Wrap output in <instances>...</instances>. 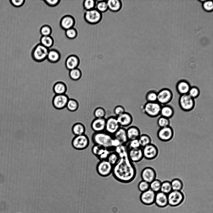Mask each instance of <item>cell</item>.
Returning <instances> with one entry per match:
<instances>
[{"instance_id":"cell-32","label":"cell","mask_w":213,"mask_h":213,"mask_svg":"<svg viewBox=\"0 0 213 213\" xmlns=\"http://www.w3.org/2000/svg\"><path fill=\"white\" fill-rule=\"evenodd\" d=\"M95 8L102 13L106 12L108 10L107 0L96 1Z\"/></svg>"},{"instance_id":"cell-17","label":"cell","mask_w":213,"mask_h":213,"mask_svg":"<svg viewBox=\"0 0 213 213\" xmlns=\"http://www.w3.org/2000/svg\"><path fill=\"white\" fill-rule=\"evenodd\" d=\"M106 119L95 118L92 121L91 126L94 132L105 131Z\"/></svg>"},{"instance_id":"cell-9","label":"cell","mask_w":213,"mask_h":213,"mask_svg":"<svg viewBox=\"0 0 213 213\" xmlns=\"http://www.w3.org/2000/svg\"><path fill=\"white\" fill-rule=\"evenodd\" d=\"M179 104L180 108L185 111L191 110L195 106L194 99L188 94L180 95L179 99Z\"/></svg>"},{"instance_id":"cell-13","label":"cell","mask_w":213,"mask_h":213,"mask_svg":"<svg viewBox=\"0 0 213 213\" xmlns=\"http://www.w3.org/2000/svg\"><path fill=\"white\" fill-rule=\"evenodd\" d=\"M121 127L116 117L111 116L106 119L105 131L113 135Z\"/></svg>"},{"instance_id":"cell-14","label":"cell","mask_w":213,"mask_h":213,"mask_svg":"<svg viewBox=\"0 0 213 213\" xmlns=\"http://www.w3.org/2000/svg\"><path fill=\"white\" fill-rule=\"evenodd\" d=\"M157 173L155 170L152 167H147L142 171L141 177L142 180L150 183L156 179Z\"/></svg>"},{"instance_id":"cell-15","label":"cell","mask_w":213,"mask_h":213,"mask_svg":"<svg viewBox=\"0 0 213 213\" xmlns=\"http://www.w3.org/2000/svg\"><path fill=\"white\" fill-rule=\"evenodd\" d=\"M128 154L129 159L133 163L141 161L144 158L141 147L128 149Z\"/></svg>"},{"instance_id":"cell-45","label":"cell","mask_w":213,"mask_h":213,"mask_svg":"<svg viewBox=\"0 0 213 213\" xmlns=\"http://www.w3.org/2000/svg\"><path fill=\"white\" fill-rule=\"evenodd\" d=\"M188 94L192 98L195 99L198 97L200 94L199 89L195 86L191 87Z\"/></svg>"},{"instance_id":"cell-19","label":"cell","mask_w":213,"mask_h":213,"mask_svg":"<svg viewBox=\"0 0 213 213\" xmlns=\"http://www.w3.org/2000/svg\"><path fill=\"white\" fill-rule=\"evenodd\" d=\"M80 59L77 56L71 55L66 58L65 65L67 69L70 70L77 68L80 65Z\"/></svg>"},{"instance_id":"cell-48","label":"cell","mask_w":213,"mask_h":213,"mask_svg":"<svg viewBox=\"0 0 213 213\" xmlns=\"http://www.w3.org/2000/svg\"><path fill=\"white\" fill-rule=\"evenodd\" d=\"M138 190L142 192L150 189V184L142 180L138 183Z\"/></svg>"},{"instance_id":"cell-4","label":"cell","mask_w":213,"mask_h":213,"mask_svg":"<svg viewBox=\"0 0 213 213\" xmlns=\"http://www.w3.org/2000/svg\"><path fill=\"white\" fill-rule=\"evenodd\" d=\"M168 205L172 207H176L181 205L184 201L185 196L181 191L172 190L167 194Z\"/></svg>"},{"instance_id":"cell-28","label":"cell","mask_w":213,"mask_h":213,"mask_svg":"<svg viewBox=\"0 0 213 213\" xmlns=\"http://www.w3.org/2000/svg\"><path fill=\"white\" fill-rule=\"evenodd\" d=\"M174 114L173 108L168 105H162L160 115L168 119L171 118Z\"/></svg>"},{"instance_id":"cell-20","label":"cell","mask_w":213,"mask_h":213,"mask_svg":"<svg viewBox=\"0 0 213 213\" xmlns=\"http://www.w3.org/2000/svg\"><path fill=\"white\" fill-rule=\"evenodd\" d=\"M69 99L65 94H56L53 98V103L54 106L57 109H61L67 105Z\"/></svg>"},{"instance_id":"cell-30","label":"cell","mask_w":213,"mask_h":213,"mask_svg":"<svg viewBox=\"0 0 213 213\" xmlns=\"http://www.w3.org/2000/svg\"><path fill=\"white\" fill-rule=\"evenodd\" d=\"M40 42L42 45L49 49L53 46L54 40L51 35L41 36L40 39Z\"/></svg>"},{"instance_id":"cell-40","label":"cell","mask_w":213,"mask_h":213,"mask_svg":"<svg viewBox=\"0 0 213 213\" xmlns=\"http://www.w3.org/2000/svg\"><path fill=\"white\" fill-rule=\"evenodd\" d=\"M96 1L95 0H85L83 6L85 11H88L95 8Z\"/></svg>"},{"instance_id":"cell-24","label":"cell","mask_w":213,"mask_h":213,"mask_svg":"<svg viewBox=\"0 0 213 213\" xmlns=\"http://www.w3.org/2000/svg\"><path fill=\"white\" fill-rule=\"evenodd\" d=\"M191 86L187 81L182 80H179L176 85V89L178 93L180 95L188 94Z\"/></svg>"},{"instance_id":"cell-52","label":"cell","mask_w":213,"mask_h":213,"mask_svg":"<svg viewBox=\"0 0 213 213\" xmlns=\"http://www.w3.org/2000/svg\"><path fill=\"white\" fill-rule=\"evenodd\" d=\"M24 0H11L10 1L11 4L13 6L19 7L22 6L25 2Z\"/></svg>"},{"instance_id":"cell-51","label":"cell","mask_w":213,"mask_h":213,"mask_svg":"<svg viewBox=\"0 0 213 213\" xmlns=\"http://www.w3.org/2000/svg\"><path fill=\"white\" fill-rule=\"evenodd\" d=\"M125 112V111L124 107L120 105L116 106L114 109V113L116 116L122 114Z\"/></svg>"},{"instance_id":"cell-7","label":"cell","mask_w":213,"mask_h":213,"mask_svg":"<svg viewBox=\"0 0 213 213\" xmlns=\"http://www.w3.org/2000/svg\"><path fill=\"white\" fill-rule=\"evenodd\" d=\"M73 147L76 150H83L86 149L90 144V139L85 134L75 136L73 137L72 142Z\"/></svg>"},{"instance_id":"cell-44","label":"cell","mask_w":213,"mask_h":213,"mask_svg":"<svg viewBox=\"0 0 213 213\" xmlns=\"http://www.w3.org/2000/svg\"><path fill=\"white\" fill-rule=\"evenodd\" d=\"M157 124L160 128L169 126L170 124L169 119L160 116L157 120Z\"/></svg>"},{"instance_id":"cell-26","label":"cell","mask_w":213,"mask_h":213,"mask_svg":"<svg viewBox=\"0 0 213 213\" xmlns=\"http://www.w3.org/2000/svg\"><path fill=\"white\" fill-rule=\"evenodd\" d=\"M61 57L60 53L58 50L53 49H49L46 59L50 63L55 64L59 61Z\"/></svg>"},{"instance_id":"cell-38","label":"cell","mask_w":213,"mask_h":213,"mask_svg":"<svg viewBox=\"0 0 213 213\" xmlns=\"http://www.w3.org/2000/svg\"><path fill=\"white\" fill-rule=\"evenodd\" d=\"M162 182L159 179H155L149 183L150 189L156 193L160 191Z\"/></svg>"},{"instance_id":"cell-1","label":"cell","mask_w":213,"mask_h":213,"mask_svg":"<svg viewBox=\"0 0 213 213\" xmlns=\"http://www.w3.org/2000/svg\"><path fill=\"white\" fill-rule=\"evenodd\" d=\"M119 154V159L113 167L112 174L115 179L124 183L133 181L137 174L135 166L129 159L126 145H121L114 149Z\"/></svg>"},{"instance_id":"cell-49","label":"cell","mask_w":213,"mask_h":213,"mask_svg":"<svg viewBox=\"0 0 213 213\" xmlns=\"http://www.w3.org/2000/svg\"><path fill=\"white\" fill-rule=\"evenodd\" d=\"M126 146L128 149L141 147L138 139L129 141Z\"/></svg>"},{"instance_id":"cell-53","label":"cell","mask_w":213,"mask_h":213,"mask_svg":"<svg viewBox=\"0 0 213 213\" xmlns=\"http://www.w3.org/2000/svg\"><path fill=\"white\" fill-rule=\"evenodd\" d=\"M44 2L47 5L50 7H55L58 5L60 2V0H46Z\"/></svg>"},{"instance_id":"cell-31","label":"cell","mask_w":213,"mask_h":213,"mask_svg":"<svg viewBox=\"0 0 213 213\" xmlns=\"http://www.w3.org/2000/svg\"><path fill=\"white\" fill-rule=\"evenodd\" d=\"M138 139L140 147L142 148L151 143V137L146 134H141Z\"/></svg>"},{"instance_id":"cell-11","label":"cell","mask_w":213,"mask_h":213,"mask_svg":"<svg viewBox=\"0 0 213 213\" xmlns=\"http://www.w3.org/2000/svg\"><path fill=\"white\" fill-rule=\"evenodd\" d=\"M174 135L173 129L170 126L160 128L157 133L158 139L164 142L170 141L173 138Z\"/></svg>"},{"instance_id":"cell-47","label":"cell","mask_w":213,"mask_h":213,"mask_svg":"<svg viewBox=\"0 0 213 213\" xmlns=\"http://www.w3.org/2000/svg\"><path fill=\"white\" fill-rule=\"evenodd\" d=\"M105 111L102 108L99 107L96 108L94 111V115L95 118H104L105 115Z\"/></svg>"},{"instance_id":"cell-39","label":"cell","mask_w":213,"mask_h":213,"mask_svg":"<svg viewBox=\"0 0 213 213\" xmlns=\"http://www.w3.org/2000/svg\"><path fill=\"white\" fill-rule=\"evenodd\" d=\"M82 72L81 70L77 68L70 70L69 75L70 78L74 80H77L81 77Z\"/></svg>"},{"instance_id":"cell-8","label":"cell","mask_w":213,"mask_h":213,"mask_svg":"<svg viewBox=\"0 0 213 213\" xmlns=\"http://www.w3.org/2000/svg\"><path fill=\"white\" fill-rule=\"evenodd\" d=\"M113 166L107 160L99 161L96 166L98 174L100 176L106 177L112 174Z\"/></svg>"},{"instance_id":"cell-10","label":"cell","mask_w":213,"mask_h":213,"mask_svg":"<svg viewBox=\"0 0 213 213\" xmlns=\"http://www.w3.org/2000/svg\"><path fill=\"white\" fill-rule=\"evenodd\" d=\"M172 91L167 88H163L157 92V101L162 105H167L172 99Z\"/></svg>"},{"instance_id":"cell-21","label":"cell","mask_w":213,"mask_h":213,"mask_svg":"<svg viewBox=\"0 0 213 213\" xmlns=\"http://www.w3.org/2000/svg\"><path fill=\"white\" fill-rule=\"evenodd\" d=\"M75 23V20L74 18L69 15L64 16L60 21L61 27L65 31L73 27Z\"/></svg>"},{"instance_id":"cell-33","label":"cell","mask_w":213,"mask_h":213,"mask_svg":"<svg viewBox=\"0 0 213 213\" xmlns=\"http://www.w3.org/2000/svg\"><path fill=\"white\" fill-rule=\"evenodd\" d=\"M172 190L181 191L183 187L182 181L178 178H175L171 182Z\"/></svg>"},{"instance_id":"cell-5","label":"cell","mask_w":213,"mask_h":213,"mask_svg":"<svg viewBox=\"0 0 213 213\" xmlns=\"http://www.w3.org/2000/svg\"><path fill=\"white\" fill-rule=\"evenodd\" d=\"M162 106L157 102H147L143 106V110L148 116L155 118L160 115Z\"/></svg>"},{"instance_id":"cell-2","label":"cell","mask_w":213,"mask_h":213,"mask_svg":"<svg viewBox=\"0 0 213 213\" xmlns=\"http://www.w3.org/2000/svg\"><path fill=\"white\" fill-rule=\"evenodd\" d=\"M91 139L94 144L100 145L111 151H114L116 147L122 145L113 135L105 131L94 132L92 136Z\"/></svg>"},{"instance_id":"cell-23","label":"cell","mask_w":213,"mask_h":213,"mask_svg":"<svg viewBox=\"0 0 213 213\" xmlns=\"http://www.w3.org/2000/svg\"><path fill=\"white\" fill-rule=\"evenodd\" d=\"M114 138L119 142L122 145H126L128 141L126 129L124 128L121 127L113 135Z\"/></svg>"},{"instance_id":"cell-6","label":"cell","mask_w":213,"mask_h":213,"mask_svg":"<svg viewBox=\"0 0 213 213\" xmlns=\"http://www.w3.org/2000/svg\"><path fill=\"white\" fill-rule=\"evenodd\" d=\"M102 13L95 8L85 11L84 17L85 21L88 23L94 25L99 22L102 18Z\"/></svg>"},{"instance_id":"cell-41","label":"cell","mask_w":213,"mask_h":213,"mask_svg":"<svg viewBox=\"0 0 213 213\" xmlns=\"http://www.w3.org/2000/svg\"><path fill=\"white\" fill-rule=\"evenodd\" d=\"M147 102H156L157 101V92L154 90L148 92L146 96Z\"/></svg>"},{"instance_id":"cell-46","label":"cell","mask_w":213,"mask_h":213,"mask_svg":"<svg viewBox=\"0 0 213 213\" xmlns=\"http://www.w3.org/2000/svg\"><path fill=\"white\" fill-rule=\"evenodd\" d=\"M78 106L77 102L73 99H69L66 106L67 109L71 111H74L76 110Z\"/></svg>"},{"instance_id":"cell-35","label":"cell","mask_w":213,"mask_h":213,"mask_svg":"<svg viewBox=\"0 0 213 213\" xmlns=\"http://www.w3.org/2000/svg\"><path fill=\"white\" fill-rule=\"evenodd\" d=\"M53 89L56 94H64L66 90V87L63 83L59 82L55 84Z\"/></svg>"},{"instance_id":"cell-36","label":"cell","mask_w":213,"mask_h":213,"mask_svg":"<svg viewBox=\"0 0 213 213\" xmlns=\"http://www.w3.org/2000/svg\"><path fill=\"white\" fill-rule=\"evenodd\" d=\"M106 149L100 145L94 144L92 148L91 151L93 154L98 158L104 152Z\"/></svg>"},{"instance_id":"cell-34","label":"cell","mask_w":213,"mask_h":213,"mask_svg":"<svg viewBox=\"0 0 213 213\" xmlns=\"http://www.w3.org/2000/svg\"><path fill=\"white\" fill-rule=\"evenodd\" d=\"M119 159V154L114 150L110 152L107 160L112 166H114L118 162Z\"/></svg>"},{"instance_id":"cell-3","label":"cell","mask_w":213,"mask_h":213,"mask_svg":"<svg viewBox=\"0 0 213 213\" xmlns=\"http://www.w3.org/2000/svg\"><path fill=\"white\" fill-rule=\"evenodd\" d=\"M49 49L39 43L33 49L31 56L34 61L37 62H41L47 59Z\"/></svg>"},{"instance_id":"cell-50","label":"cell","mask_w":213,"mask_h":213,"mask_svg":"<svg viewBox=\"0 0 213 213\" xmlns=\"http://www.w3.org/2000/svg\"><path fill=\"white\" fill-rule=\"evenodd\" d=\"M202 6L203 9L207 12L212 11L213 8V2L211 1L205 0L203 2Z\"/></svg>"},{"instance_id":"cell-29","label":"cell","mask_w":213,"mask_h":213,"mask_svg":"<svg viewBox=\"0 0 213 213\" xmlns=\"http://www.w3.org/2000/svg\"><path fill=\"white\" fill-rule=\"evenodd\" d=\"M86 128L85 126L81 123H77L74 125L72 127V131L75 136L85 134Z\"/></svg>"},{"instance_id":"cell-16","label":"cell","mask_w":213,"mask_h":213,"mask_svg":"<svg viewBox=\"0 0 213 213\" xmlns=\"http://www.w3.org/2000/svg\"><path fill=\"white\" fill-rule=\"evenodd\" d=\"M156 193L150 189L142 192L140 196L141 202L146 205H151L155 203Z\"/></svg>"},{"instance_id":"cell-22","label":"cell","mask_w":213,"mask_h":213,"mask_svg":"<svg viewBox=\"0 0 213 213\" xmlns=\"http://www.w3.org/2000/svg\"><path fill=\"white\" fill-rule=\"evenodd\" d=\"M155 203L159 207H166L168 205L167 195L161 191L156 193Z\"/></svg>"},{"instance_id":"cell-42","label":"cell","mask_w":213,"mask_h":213,"mask_svg":"<svg viewBox=\"0 0 213 213\" xmlns=\"http://www.w3.org/2000/svg\"><path fill=\"white\" fill-rule=\"evenodd\" d=\"M65 34L67 38L72 39L76 37L78 32L76 29L73 27L65 30Z\"/></svg>"},{"instance_id":"cell-12","label":"cell","mask_w":213,"mask_h":213,"mask_svg":"<svg viewBox=\"0 0 213 213\" xmlns=\"http://www.w3.org/2000/svg\"><path fill=\"white\" fill-rule=\"evenodd\" d=\"M144 158L148 160L155 159L158 156L159 150L157 147L154 144H150L142 148Z\"/></svg>"},{"instance_id":"cell-18","label":"cell","mask_w":213,"mask_h":213,"mask_svg":"<svg viewBox=\"0 0 213 213\" xmlns=\"http://www.w3.org/2000/svg\"><path fill=\"white\" fill-rule=\"evenodd\" d=\"M117 121L121 127L124 128L129 126L132 123L133 118L129 113L125 112L116 117Z\"/></svg>"},{"instance_id":"cell-43","label":"cell","mask_w":213,"mask_h":213,"mask_svg":"<svg viewBox=\"0 0 213 213\" xmlns=\"http://www.w3.org/2000/svg\"><path fill=\"white\" fill-rule=\"evenodd\" d=\"M40 31L42 36H48L51 35L52 30L50 26L45 24L41 26Z\"/></svg>"},{"instance_id":"cell-25","label":"cell","mask_w":213,"mask_h":213,"mask_svg":"<svg viewBox=\"0 0 213 213\" xmlns=\"http://www.w3.org/2000/svg\"><path fill=\"white\" fill-rule=\"evenodd\" d=\"M126 133L128 141L138 139L141 135L139 129L135 126H131L126 129Z\"/></svg>"},{"instance_id":"cell-37","label":"cell","mask_w":213,"mask_h":213,"mask_svg":"<svg viewBox=\"0 0 213 213\" xmlns=\"http://www.w3.org/2000/svg\"><path fill=\"white\" fill-rule=\"evenodd\" d=\"M171 182L166 180L162 182L160 191L167 194H168L172 191Z\"/></svg>"},{"instance_id":"cell-27","label":"cell","mask_w":213,"mask_h":213,"mask_svg":"<svg viewBox=\"0 0 213 213\" xmlns=\"http://www.w3.org/2000/svg\"><path fill=\"white\" fill-rule=\"evenodd\" d=\"M108 10L116 12L120 11L122 6V1L120 0H107Z\"/></svg>"}]
</instances>
